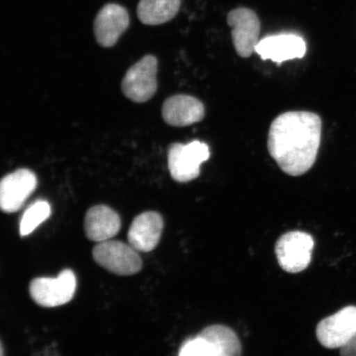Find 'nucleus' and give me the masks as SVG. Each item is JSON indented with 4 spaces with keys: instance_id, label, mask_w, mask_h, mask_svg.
Instances as JSON below:
<instances>
[{
    "instance_id": "nucleus-11",
    "label": "nucleus",
    "mask_w": 356,
    "mask_h": 356,
    "mask_svg": "<svg viewBox=\"0 0 356 356\" xmlns=\"http://www.w3.org/2000/svg\"><path fill=\"white\" fill-rule=\"evenodd\" d=\"M130 24V17L124 7L108 3L97 13L95 33L97 43L104 47H113Z\"/></svg>"
},
{
    "instance_id": "nucleus-3",
    "label": "nucleus",
    "mask_w": 356,
    "mask_h": 356,
    "mask_svg": "<svg viewBox=\"0 0 356 356\" xmlns=\"http://www.w3.org/2000/svg\"><path fill=\"white\" fill-rule=\"evenodd\" d=\"M76 277L72 270L65 269L56 278H35L30 283L32 299L44 308H55L72 300L76 291Z\"/></svg>"
},
{
    "instance_id": "nucleus-9",
    "label": "nucleus",
    "mask_w": 356,
    "mask_h": 356,
    "mask_svg": "<svg viewBox=\"0 0 356 356\" xmlns=\"http://www.w3.org/2000/svg\"><path fill=\"white\" fill-rule=\"evenodd\" d=\"M38 179L29 169H19L2 178L0 182V207L6 213H15L37 188Z\"/></svg>"
},
{
    "instance_id": "nucleus-1",
    "label": "nucleus",
    "mask_w": 356,
    "mask_h": 356,
    "mask_svg": "<svg viewBox=\"0 0 356 356\" xmlns=\"http://www.w3.org/2000/svg\"><path fill=\"white\" fill-rule=\"evenodd\" d=\"M322 136V120L309 111H288L270 124L269 153L286 175H305L317 159Z\"/></svg>"
},
{
    "instance_id": "nucleus-15",
    "label": "nucleus",
    "mask_w": 356,
    "mask_h": 356,
    "mask_svg": "<svg viewBox=\"0 0 356 356\" xmlns=\"http://www.w3.org/2000/svg\"><path fill=\"white\" fill-rule=\"evenodd\" d=\"M181 7V0H140L137 15L142 24L160 25L175 19Z\"/></svg>"
},
{
    "instance_id": "nucleus-20",
    "label": "nucleus",
    "mask_w": 356,
    "mask_h": 356,
    "mask_svg": "<svg viewBox=\"0 0 356 356\" xmlns=\"http://www.w3.org/2000/svg\"><path fill=\"white\" fill-rule=\"evenodd\" d=\"M1 356H3V345L1 346Z\"/></svg>"
},
{
    "instance_id": "nucleus-8",
    "label": "nucleus",
    "mask_w": 356,
    "mask_h": 356,
    "mask_svg": "<svg viewBox=\"0 0 356 356\" xmlns=\"http://www.w3.org/2000/svg\"><path fill=\"white\" fill-rule=\"evenodd\" d=\"M356 334V307L347 306L318 324L316 335L327 349L341 348Z\"/></svg>"
},
{
    "instance_id": "nucleus-7",
    "label": "nucleus",
    "mask_w": 356,
    "mask_h": 356,
    "mask_svg": "<svg viewBox=\"0 0 356 356\" xmlns=\"http://www.w3.org/2000/svg\"><path fill=\"white\" fill-rule=\"evenodd\" d=\"M227 24L232 29L234 46L239 56L250 57L259 42L261 22L257 13L248 8H238L227 16Z\"/></svg>"
},
{
    "instance_id": "nucleus-4",
    "label": "nucleus",
    "mask_w": 356,
    "mask_h": 356,
    "mask_svg": "<svg viewBox=\"0 0 356 356\" xmlns=\"http://www.w3.org/2000/svg\"><path fill=\"white\" fill-rule=\"evenodd\" d=\"M92 257L104 269L122 277L140 273L143 266L140 257L130 244L111 239L96 245Z\"/></svg>"
},
{
    "instance_id": "nucleus-10",
    "label": "nucleus",
    "mask_w": 356,
    "mask_h": 356,
    "mask_svg": "<svg viewBox=\"0 0 356 356\" xmlns=\"http://www.w3.org/2000/svg\"><path fill=\"white\" fill-rule=\"evenodd\" d=\"M307 51L305 40L296 34L269 35L260 40L255 52L264 60L282 64L284 61L301 59Z\"/></svg>"
},
{
    "instance_id": "nucleus-12",
    "label": "nucleus",
    "mask_w": 356,
    "mask_h": 356,
    "mask_svg": "<svg viewBox=\"0 0 356 356\" xmlns=\"http://www.w3.org/2000/svg\"><path fill=\"white\" fill-rule=\"evenodd\" d=\"M163 220L160 213L148 211L135 218L129 229L128 242L137 252H149L157 247L161 238Z\"/></svg>"
},
{
    "instance_id": "nucleus-6",
    "label": "nucleus",
    "mask_w": 356,
    "mask_h": 356,
    "mask_svg": "<svg viewBox=\"0 0 356 356\" xmlns=\"http://www.w3.org/2000/svg\"><path fill=\"white\" fill-rule=\"evenodd\" d=\"M158 60L154 56H145L127 70L122 80L124 95L142 104L149 101L157 91Z\"/></svg>"
},
{
    "instance_id": "nucleus-16",
    "label": "nucleus",
    "mask_w": 356,
    "mask_h": 356,
    "mask_svg": "<svg viewBox=\"0 0 356 356\" xmlns=\"http://www.w3.org/2000/svg\"><path fill=\"white\" fill-rule=\"evenodd\" d=\"M200 335L215 347L219 356H242L241 342L237 334L224 325H211L203 329Z\"/></svg>"
},
{
    "instance_id": "nucleus-14",
    "label": "nucleus",
    "mask_w": 356,
    "mask_h": 356,
    "mask_svg": "<svg viewBox=\"0 0 356 356\" xmlns=\"http://www.w3.org/2000/svg\"><path fill=\"white\" fill-rule=\"evenodd\" d=\"M118 213L109 207L99 204L88 211L84 220V231L91 241L102 243L115 237L121 229Z\"/></svg>"
},
{
    "instance_id": "nucleus-18",
    "label": "nucleus",
    "mask_w": 356,
    "mask_h": 356,
    "mask_svg": "<svg viewBox=\"0 0 356 356\" xmlns=\"http://www.w3.org/2000/svg\"><path fill=\"white\" fill-rule=\"evenodd\" d=\"M178 356H219V354L211 342L199 334L182 345Z\"/></svg>"
},
{
    "instance_id": "nucleus-13",
    "label": "nucleus",
    "mask_w": 356,
    "mask_h": 356,
    "mask_svg": "<svg viewBox=\"0 0 356 356\" xmlns=\"http://www.w3.org/2000/svg\"><path fill=\"white\" fill-rule=\"evenodd\" d=\"M162 115L164 121L170 126L184 127L202 121L204 108L195 97L179 95L164 102Z\"/></svg>"
},
{
    "instance_id": "nucleus-19",
    "label": "nucleus",
    "mask_w": 356,
    "mask_h": 356,
    "mask_svg": "<svg viewBox=\"0 0 356 356\" xmlns=\"http://www.w3.org/2000/svg\"><path fill=\"white\" fill-rule=\"evenodd\" d=\"M340 355L341 356H356V334L348 343L341 347Z\"/></svg>"
},
{
    "instance_id": "nucleus-2",
    "label": "nucleus",
    "mask_w": 356,
    "mask_h": 356,
    "mask_svg": "<svg viewBox=\"0 0 356 356\" xmlns=\"http://www.w3.org/2000/svg\"><path fill=\"white\" fill-rule=\"evenodd\" d=\"M210 155L208 145L198 140L171 145L168 161L173 180L184 184L195 179L200 175V165L207 161Z\"/></svg>"
},
{
    "instance_id": "nucleus-17",
    "label": "nucleus",
    "mask_w": 356,
    "mask_h": 356,
    "mask_svg": "<svg viewBox=\"0 0 356 356\" xmlns=\"http://www.w3.org/2000/svg\"><path fill=\"white\" fill-rule=\"evenodd\" d=\"M51 213L50 204L46 200H38L26 209L20 221V234L25 237L46 221Z\"/></svg>"
},
{
    "instance_id": "nucleus-5",
    "label": "nucleus",
    "mask_w": 356,
    "mask_h": 356,
    "mask_svg": "<svg viewBox=\"0 0 356 356\" xmlns=\"http://www.w3.org/2000/svg\"><path fill=\"white\" fill-rule=\"evenodd\" d=\"M314 248V238L301 231L284 234L275 244L279 265L289 273H299L310 264Z\"/></svg>"
}]
</instances>
